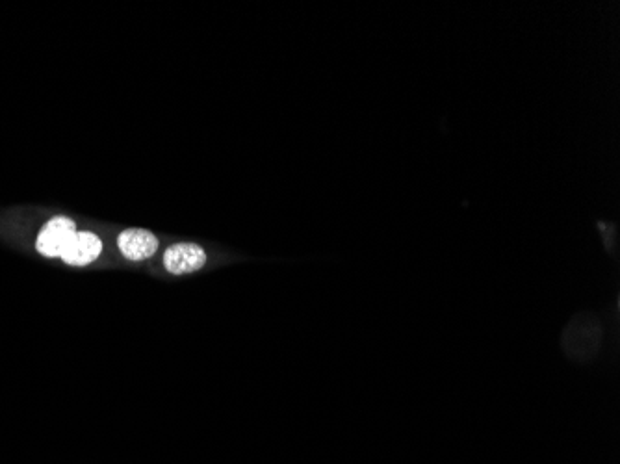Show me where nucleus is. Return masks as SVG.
<instances>
[{"mask_svg": "<svg viewBox=\"0 0 620 464\" xmlns=\"http://www.w3.org/2000/svg\"><path fill=\"white\" fill-rule=\"evenodd\" d=\"M77 232V225L69 218L58 216L49 221L38 236V251L45 257H62L65 244Z\"/></svg>", "mask_w": 620, "mask_h": 464, "instance_id": "2", "label": "nucleus"}, {"mask_svg": "<svg viewBox=\"0 0 620 464\" xmlns=\"http://www.w3.org/2000/svg\"><path fill=\"white\" fill-rule=\"evenodd\" d=\"M103 242L93 232H75L62 251V260L71 266H86L101 255Z\"/></svg>", "mask_w": 620, "mask_h": 464, "instance_id": "3", "label": "nucleus"}, {"mask_svg": "<svg viewBox=\"0 0 620 464\" xmlns=\"http://www.w3.org/2000/svg\"><path fill=\"white\" fill-rule=\"evenodd\" d=\"M205 249L194 242H181L168 247L164 253V266L173 275H184L201 270L207 264Z\"/></svg>", "mask_w": 620, "mask_h": 464, "instance_id": "1", "label": "nucleus"}, {"mask_svg": "<svg viewBox=\"0 0 620 464\" xmlns=\"http://www.w3.org/2000/svg\"><path fill=\"white\" fill-rule=\"evenodd\" d=\"M117 245L129 260H143L155 255L158 240L147 229H125L119 234Z\"/></svg>", "mask_w": 620, "mask_h": 464, "instance_id": "4", "label": "nucleus"}]
</instances>
